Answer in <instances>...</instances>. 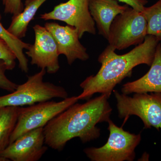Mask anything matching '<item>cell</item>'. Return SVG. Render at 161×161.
Returning a JSON list of instances; mask_svg holds the SVG:
<instances>
[{"label":"cell","mask_w":161,"mask_h":161,"mask_svg":"<svg viewBox=\"0 0 161 161\" xmlns=\"http://www.w3.org/2000/svg\"><path fill=\"white\" fill-rule=\"evenodd\" d=\"M108 98L101 94L85 103H76L53 118L43 127L45 144L60 151L72 139L85 143L98 138L100 130L96 125L108 122L112 114Z\"/></svg>","instance_id":"1"},{"label":"cell","mask_w":161,"mask_h":161,"mask_svg":"<svg viewBox=\"0 0 161 161\" xmlns=\"http://www.w3.org/2000/svg\"><path fill=\"white\" fill-rule=\"evenodd\" d=\"M158 43L155 36L147 35L142 43L123 55L117 54L115 48L108 45L98 57L101 66L98 73L80 84L83 92L78 96L79 100L89 99L95 93L109 98L115 86L132 76L134 68L142 64L150 66Z\"/></svg>","instance_id":"2"},{"label":"cell","mask_w":161,"mask_h":161,"mask_svg":"<svg viewBox=\"0 0 161 161\" xmlns=\"http://www.w3.org/2000/svg\"><path fill=\"white\" fill-rule=\"evenodd\" d=\"M45 69L27 78L25 83L18 85L14 92L0 96V108L30 106L53 98L62 99L68 97V93L63 87L43 80Z\"/></svg>","instance_id":"3"},{"label":"cell","mask_w":161,"mask_h":161,"mask_svg":"<svg viewBox=\"0 0 161 161\" xmlns=\"http://www.w3.org/2000/svg\"><path fill=\"white\" fill-rule=\"evenodd\" d=\"M113 92L119 118L127 119L136 115L142 121L145 129H161V93H135L131 97L116 90Z\"/></svg>","instance_id":"4"},{"label":"cell","mask_w":161,"mask_h":161,"mask_svg":"<svg viewBox=\"0 0 161 161\" xmlns=\"http://www.w3.org/2000/svg\"><path fill=\"white\" fill-rule=\"evenodd\" d=\"M110 134L106 143L99 148H85L84 152L92 161H132L135 150L140 143V133L135 134L117 126L111 119L108 121Z\"/></svg>","instance_id":"5"},{"label":"cell","mask_w":161,"mask_h":161,"mask_svg":"<svg viewBox=\"0 0 161 161\" xmlns=\"http://www.w3.org/2000/svg\"><path fill=\"white\" fill-rule=\"evenodd\" d=\"M78 100V96H74L59 102L48 100L26 108L19 107L17 122L12 133L9 144L31 130L43 128L53 118Z\"/></svg>","instance_id":"6"},{"label":"cell","mask_w":161,"mask_h":161,"mask_svg":"<svg viewBox=\"0 0 161 161\" xmlns=\"http://www.w3.org/2000/svg\"><path fill=\"white\" fill-rule=\"evenodd\" d=\"M147 31V20L142 12L129 6L114 19L107 40L110 46L121 50L142 43Z\"/></svg>","instance_id":"7"},{"label":"cell","mask_w":161,"mask_h":161,"mask_svg":"<svg viewBox=\"0 0 161 161\" xmlns=\"http://www.w3.org/2000/svg\"><path fill=\"white\" fill-rule=\"evenodd\" d=\"M44 20L62 21L78 30L81 39L85 33L96 34L95 21L89 9L88 0H69L55 6L52 11L40 15Z\"/></svg>","instance_id":"8"},{"label":"cell","mask_w":161,"mask_h":161,"mask_svg":"<svg viewBox=\"0 0 161 161\" xmlns=\"http://www.w3.org/2000/svg\"><path fill=\"white\" fill-rule=\"evenodd\" d=\"M34 43L30 45L26 54L31 59V64L49 74L57 73L60 69L58 46L51 33L45 26L36 24L33 27Z\"/></svg>","instance_id":"9"},{"label":"cell","mask_w":161,"mask_h":161,"mask_svg":"<svg viewBox=\"0 0 161 161\" xmlns=\"http://www.w3.org/2000/svg\"><path fill=\"white\" fill-rule=\"evenodd\" d=\"M44 144L43 128H38L9 144L0 154V158L4 161H39L48 149Z\"/></svg>","instance_id":"10"},{"label":"cell","mask_w":161,"mask_h":161,"mask_svg":"<svg viewBox=\"0 0 161 161\" xmlns=\"http://www.w3.org/2000/svg\"><path fill=\"white\" fill-rule=\"evenodd\" d=\"M44 26L55 39L59 55H64L69 65L77 60L86 61L89 59L86 48L80 43L78 30L75 27L61 26L54 22L46 23Z\"/></svg>","instance_id":"11"},{"label":"cell","mask_w":161,"mask_h":161,"mask_svg":"<svg viewBox=\"0 0 161 161\" xmlns=\"http://www.w3.org/2000/svg\"><path fill=\"white\" fill-rule=\"evenodd\" d=\"M89 9L95 21L98 34L107 40L110 26L116 16L128 8L119 5L117 0H88Z\"/></svg>","instance_id":"12"},{"label":"cell","mask_w":161,"mask_h":161,"mask_svg":"<svg viewBox=\"0 0 161 161\" xmlns=\"http://www.w3.org/2000/svg\"><path fill=\"white\" fill-rule=\"evenodd\" d=\"M121 90L126 95L134 93H161V43L157 46L149 71L139 79L125 84Z\"/></svg>","instance_id":"13"},{"label":"cell","mask_w":161,"mask_h":161,"mask_svg":"<svg viewBox=\"0 0 161 161\" xmlns=\"http://www.w3.org/2000/svg\"><path fill=\"white\" fill-rule=\"evenodd\" d=\"M47 0H26L24 9L20 13L13 16L7 30L18 39L26 36L27 27L40 6Z\"/></svg>","instance_id":"14"},{"label":"cell","mask_w":161,"mask_h":161,"mask_svg":"<svg viewBox=\"0 0 161 161\" xmlns=\"http://www.w3.org/2000/svg\"><path fill=\"white\" fill-rule=\"evenodd\" d=\"M19 107L0 108V154L8 147L17 122ZM0 161H4L0 158Z\"/></svg>","instance_id":"15"},{"label":"cell","mask_w":161,"mask_h":161,"mask_svg":"<svg viewBox=\"0 0 161 161\" xmlns=\"http://www.w3.org/2000/svg\"><path fill=\"white\" fill-rule=\"evenodd\" d=\"M2 16L0 14V37L3 39L11 49L19 64V67L25 73L29 71L28 60L24 53V50H26L30 44L25 43L21 39L15 37L5 29L1 23Z\"/></svg>","instance_id":"16"},{"label":"cell","mask_w":161,"mask_h":161,"mask_svg":"<svg viewBox=\"0 0 161 161\" xmlns=\"http://www.w3.org/2000/svg\"><path fill=\"white\" fill-rule=\"evenodd\" d=\"M147 20V35H152L161 41V0L142 11Z\"/></svg>","instance_id":"17"},{"label":"cell","mask_w":161,"mask_h":161,"mask_svg":"<svg viewBox=\"0 0 161 161\" xmlns=\"http://www.w3.org/2000/svg\"><path fill=\"white\" fill-rule=\"evenodd\" d=\"M0 59L4 60L8 67L9 70L14 69L16 66V60L14 54L9 48L8 44L0 37Z\"/></svg>","instance_id":"18"},{"label":"cell","mask_w":161,"mask_h":161,"mask_svg":"<svg viewBox=\"0 0 161 161\" xmlns=\"http://www.w3.org/2000/svg\"><path fill=\"white\" fill-rule=\"evenodd\" d=\"M6 70H9L7 64L4 60L0 59V89L11 93L15 91L18 85L6 77Z\"/></svg>","instance_id":"19"},{"label":"cell","mask_w":161,"mask_h":161,"mask_svg":"<svg viewBox=\"0 0 161 161\" xmlns=\"http://www.w3.org/2000/svg\"><path fill=\"white\" fill-rule=\"evenodd\" d=\"M6 14L16 15L20 13L24 9L22 0H2Z\"/></svg>","instance_id":"20"},{"label":"cell","mask_w":161,"mask_h":161,"mask_svg":"<svg viewBox=\"0 0 161 161\" xmlns=\"http://www.w3.org/2000/svg\"><path fill=\"white\" fill-rule=\"evenodd\" d=\"M120 3H125L137 11L142 12L148 3L147 0H117Z\"/></svg>","instance_id":"21"}]
</instances>
